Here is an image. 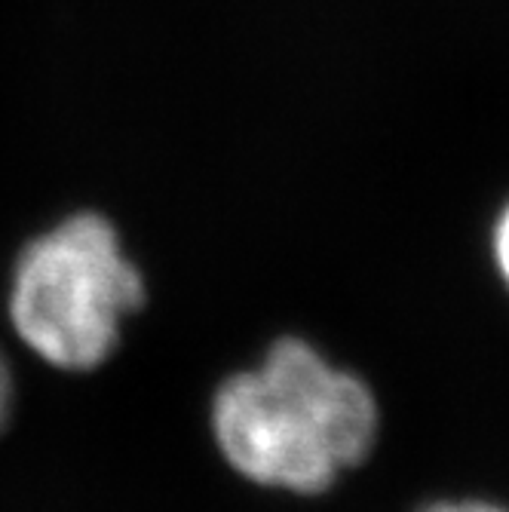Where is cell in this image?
Listing matches in <instances>:
<instances>
[{
  "label": "cell",
  "mask_w": 509,
  "mask_h": 512,
  "mask_svg": "<svg viewBox=\"0 0 509 512\" xmlns=\"http://www.w3.org/2000/svg\"><path fill=\"white\" fill-rule=\"evenodd\" d=\"M378 399L304 338L273 341L264 362L230 375L212 399V436L224 460L255 485L292 494L329 491L372 454Z\"/></svg>",
  "instance_id": "1"
},
{
  "label": "cell",
  "mask_w": 509,
  "mask_h": 512,
  "mask_svg": "<svg viewBox=\"0 0 509 512\" xmlns=\"http://www.w3.org/2000/svg\"><path fill=\"white\" fill-rule=\"evenodd\" d=\"M142 304V270L96 212H77L34 237L13 267V329L43 362L65 371L99 368Z\"/></svg>",
  "instance_id": "2"
},
{
  "label": "cell",
  "mask_w": 509,
  "mask_h": 512,
  "mask_svg": "<svg viewBox=\"0 0 509 512\" xmlns=\"http://www.w3.org/2000/svg\"><path fill=\"white\" fill-rule=\"evenodd\" d=\"M424 512H509V509L491 500H439L430 503Z\"/></svg>",
  "instance_id": "3"
},
{
  "label": "cell",
  "mask_w": 509,
  "mask_h": 512,
  "mask_svg": "<svg viewBox=\"0 0 509 512\" xmlns=\"http://www.w3.org/2000/svg\"><path fill=\"white\" fill-rule=\"evenodd\" d=\"M494 258H497L503 283L509 286V209L500 215L497 230H494Z\"/></svg>",
  "instance_id": "4"
},
{
  "label": "cell",
  "mask_w": 509,
  "mask_h": 512,
  "mask_svg": "<svg viewBox=\"0 0 509 512\" xmlns=\"http://www.w3.org/2000/svg\"><path fill=\"white\" fill-rule=\"evenodd\" d=\"M10 414H13V375L4 353H0V433L7 430Z\"/></svg>",
  "instance_id": "5"
}]
</instances>
